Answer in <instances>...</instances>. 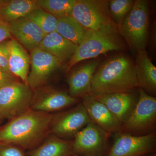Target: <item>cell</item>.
Segmentation results:
<instances>
[{
  "mask_svg": "<svg viewBox=\"0 0 156 156\" xmlns=\"http://www.w3.org/2000/svg\"><path fill=\"white\" fill-rule=\"evenodd\" d=\"M53 115L29 109L0 126V143L16 146L24 151L33 149L50 134Z\"/></svg>",
  "mask_w": 156,
  "mask_h": 156,
  "instance_id": "1",
  "label": "cell"
},
{
  "mask_svg": "<svg viewBox=\"0 0 156 156\" xmlns=\"http://www.w3.org/2000/svg\"><path fill=\"white\" fill-rule=\"evenodd\" d=\"M139 87L135 64L127 56H116L105 62L95 72L89 95L131 92Z\"/></svg>",
  "mask_w": 156,
  "mask_h": 156,
  "instance_id": "2",
  "label": "cell"
},
{
  "mask_svg": "<svg viewBox=\"0 0 156 156\" xmlns=\"http://www.w3.org/2000/svg\"><path fill=\"white\" fill-rule=\"evenodd\" d=\"M123 47L116 24L96 30H87L73 56L68 62L67 70L80 62L95 58L109 51L121 50Z\"/></svg>",
  "mask_w": 156,
  "mask_h": 156,
  "instance_id": "3",
  "label": "cell"
},
{
  "mask_svg": "<svg viewBox=\"0 0 156 156\" xmlns=\"http://www.w3.org/2000/svg\"><path fill=\"white\" fill-rule=\"evenodd\" d=\"M149 9L147 1L136 0L119 25V33L130 47L138 50L145 49L147 42Z\"/></svg>",
  "mask_w": 156,
  "mask_h": 156,
  "instance_id": "4",
  "label": "cell"
},
{
  "mask_svg": "<svg viewBox=\"0 0 156 156\" xmlns=\"http://www.w3.org/2000/svg\"><path fill=\"white\" fill-rule=\"evenodd\" d=\"M156 122V98L139 89L138 100L127 121L122 125L120 132L144 136L154 132Z\"/></svg>",
  "mask_w": 156,
  "mask_h": 156,
  "instance_id": "5",
  "label": "cell"
},
{
  "mask_svg": "<svg viewBox=\"0 0 156 156\" xmlns=\"http://www.w3.org/2000/svg\"><path fill=\"white\" fill-rule=\"evenodd\" d=\"M108 1L76 0L71 16L87 30L115 24L110 14Z\"/></svg>",
  "mask_w": 156,
  "mask_h": 156,
  "instance_id": "6",
  "label": "cell"
},
{
  "mask_svg": "<svg viewBox=\"0 0 156 156\" xmlns=\"http://www.w3.org/2000/svg\"><path fill=\"white\" fill-rule=\"evenodd\" d=\"M33 95L28 85L18 81L0 88V115L9 120L19 116L30 109Z\"/></svg>",
  "mask_w": 156,
  "mask_h": 156,
  "instance_id": "7",
  "label": "cell"
},
{
  "mask_svg": "<svg viewBox=\"0 0 156 156\" xmlns=\"http://www.w3.org/2000/svg\"><path fill=\"white\" fill-rule=\"evenodd\" d=\"M110 134L92 121L75 136L72 143L73 155L105 156L108 150Z\"/></svg>",
  "mask_w": 156,
  "mask_h": 156,
  "instance_id": "8",
  "label": "cell"
},
{
  "mask_svg": "<svg viewBox=\"0 0 156 156\" xmlns=\"http://www.w3.org/2000/svg\"><path fill=\"white\" fill-rule=\"evenodd\" d=\"M82 102L69 110L53 115L50 122V134L62 139L70 140L91 121Z\"/></svg>",
  "mask_w": 156,
  "mask_h": 156,
  "instance_id": "9",
  "label": "cell"
},
{
  "mask_svg": "<svg viewBox=\"0 0 156 156\" xmlns=\"http://www.w3.org/2000/svg\"><path fill=\"white\" fill-rule=\"evenodd\" d=\"M114 141L105 156H144L154 152L155 132L144 136L116 133Z\"/></svg>",
  "mask_w": 156,
  "mask_h": 156,
  "instance_id": "10",
  "label": "cell"
},
{
  "mask_svg": "<svg viewBox=\"0 0 156 156\" xmlns=\"http://www.w3.org/2000/svg\"><path fill=\"white\" fill-rule=\"evenodd\" d=\"M30 58L31 70L27 85L34 90L45 83L61 64L54 56L38 48L31 51Z\"/></svg>",
  "mask_w": 156,
  "mask_h": 156,
  "instance_id": "11",
  "label": "cell"
},
{
  "mask_svg": "<svg viewBox=\"0 0 156 156\" xmlns=\"http://www.w3.org/2000/svg\"><path fill=\"white\" fill-rule=\"evenodd\" d=\"M78 102V98L72 97L67 92L44 88L34 93L30 109L51 113L72 106Z\"/></svg>",
  "mask_w": 156,
  "mask_h": 156,
  "instance_id": "12",
  "label": "cell"
},
{
  "mask_svg": "<svg viewBox=\"0 0 156 156\" xmlns=\"http://www.w3.org/2000/svg\"><path fill=\"white\" fill-rule=\"evenodd\" d=\"M93 97L105 105L122 125L130 116L138 98L132 91L115 92Z\"/></svg>",
  "mask_w": 156,
  "mask_h": 156,
  "instance_id": "13",
  "label": "cell"
},
{
  "mask_svg": "<svg viewBox=\"0 0 156 156\" xmlns=\"http://www.w3.org/2000/svg\"><path fill=\"white\" fill-rule=\"evenodd\" d=\"M82 103L92 122L110 134L120 132L122 124L103 104L89 94L83 98Z\"/></svg>",
  "mask_w": 156,
  "mask_h": 156,
  "instance_id": "14",
  "label": "cell"
},
{
  "mask_svg": "<svg viewBox=\"0 0 156 156\" xmlns=\"http://www.w3.org/2000/svg\"><path fill=\"white\" fill-rule=\"evenodd\" d=\"M12 36L24 48L32 50L37 48L46 34L33 22L20 19L8 23Z\"/></svg>",
  "mask_w": 156,
  "mask_h": 156,
  "instance_id": "15",
  "label": "cell"
},
{
  "mask_svg": "<svg viewBox=\"0 0 156 156\" xmlns=\"http://www.w3.org/2000/svg\"><path fill=\"white\" fill-rule=\"evenodd\" d=\"M99 62H91L74 71L68 79L70 95L75 98L89 94L92 77Z\"/></svg>",
  "mask_w": 156,
  "mask_h": 156,
  "instance_id": "16",
  "label": "cell"
},
{
  "mask_svg": "<svg viewBox=\"0 0 156 156\" xmlns=\"http://www.w3.org/2000/svg\"><path fill=\"white\" fill-rule=\"evenodd\" d=\"M78 45L65 38L56 32L46 35L38 48L54 56L61 64L69 61Z\"/></svg>",
  "mask_w": 156,
  "mask_h": 156,
  "instance_id": "17",
  "label": "cell"
},
{
  "mask_svg": "<svg viewBox=\"0 0 156 156\" xmlns=\"http://www.w3.org/2000/svg\"><path fill=\"white\" fill-rule=\"evenodd\" d=\"M9 48L10 72L15 77L20 78L23 83L27 85L30 56L25 48L15 39L9 40Z\"/></svg>",
  "mask_w": 156,
  "mask_h": 156,
  "instance_id": "18",
  "label": "cell"
},
{
  "mask_svg": "<svg viewBox=\"0 0 156 156\" xmlns=\"http://www.w3.org/2000/svg\"><path fill=\"white\" fill-rule=\"evenodd\" d=\"M136 68L139 87L154 94L156 91V68L151 61L145 49L137 51Z\"/></svg>",
  "mask_w": 156,
  "mask_h": 156,
  "instance_id": "19",
  "label": "cell"
},
{
  "mask_svg": "<svg viewBox=\"0 0 156 156\" xmlns=\"http://www.w3.org/2000/svg\"><path fill=\"white\" fill-rule=\"evenodd\" d=\"M73 140L50 134L38 146L29 151L28 156H73Z\"/></svg>",
  "mask_w": 156,
  "mask_h": 156,
  "instance_id": "20",
  "label": "cell"
},
{
  "mask_svg": "<svg viewBox=\"0 0 156 156\" xmlns=\"http://www.w3.org/2000/svg\"><path fill=\"white\" fill-rule=\"evenodd\" d=\"M38 8L37 0L7 1L1 10L0 19L8 23L24 18Z\"/></svg>",
  "mask_w": 156,
  "mask_h": 156,
  "instance_id": "21",
  "label": "cell"
},
{
  "mask_svg": "<svg viewBox=\"0 0 156 156\" xmlns=\"http://www.w3.org/2000/svg\"><path fill=\"white\" fill-rule=\"evenodd\" d=\"M87 31L71 16L58 19L56 32L76 44L81 43Z\"/></svg>",
  "mask_w": 156,
  "mask_h": 156,
  "instance_id": "22",
  "label": "cell"
},
{
  "mask_svg": "<svg viewBox=\"0 0 156 156\" xmlns=\"http://www.w3.org/2000/svg\"><path fill=\"white\" fill-rule=\"evenodd\" d=\"M76 0H37L39 8L58 19L71 16Z\"/></svg>",
  "mask_w": 156,
  "mask_h": 156,
  "instance_id": "23",
  "label": "cell"
},
{
  "mask_svg": "<svg viewBox=\"0 0 156 156\" xmlns=\"http://www.w3.org/2000/svg\"><path fill=\"white\" fill-rule=\"evenodd\" d=\"M24 18L35 23L46 35L56 31L58 19L41 8L35 9Z\"/></svg>",
  "mask_w": 156,
  "mask_h": 156,
  "instance_id": "24",
  "label": "cell"
},
{
  "mask_svg": "<svg viewBox=\"0 0 156 156\" xmlns=\"http://www.w3.org/2000/svg\"><path fill=\"white\" fill-rule=\"evenodd\" d=\"M132 0H111L109 1L110 14L113 21L119 25L134 5Z\"/></svg>",
  "mask_w": 156,
  "mask_h": 156,
  "instance_id": "25",
  "label": "cell"
},
{
  "mask_svg": "<svg viewBox=\"0 0 156 156\" xmlns=\"http://www.w3.org/2000/svg\"><path fill=\"white\" fill-rule=\"evenodd\" d=\"M9 40H7L0 43V69L11 74L9 66Z\"/></svg>",
  "mask_w": 156,
  "mask_h": 156,
  "instance_id": "26",
  "label": "cell"
},
{
  "mask_svg": "<svg viewBox=\"0 0 156 156\" xmlns=\"http://www.w3.org/2000/svg\"><path fill=\"white\" fill-rule=\"evenodd\" d=\"M24 151L16 146L0 143V156H26Z\"/></svg>",
  "mask_w": 156,
  "mask_h": 156,
  "instance_id": "27",
  "label": "cell"
},
{
  "mask_svg": "<svg viewBox=\"0 0 156 156\" xmlns=\"http://www.w3.org/2000/svg\"><path fill=\"white\" fill-rule=\"evenodd\" d=\"M12 39L8 23L0 19V43Z\"/></svg>",
  "mask_w": 156,
  "mask_h": 156,
  "instance_id": "28",
  "label": "cell"
},
{
  "mask_svg": "<svg viewBox=\"0 0 156 156\" xmlns=\"http://www.w3.org/2000/svg\"><path fill=\"white\" fill-rule=\"evenodd\" d=\"M17 81L15 76L0 69V88Z\"/></svg>",
  "mask_w": 156,
  "mask_h": 156,
  "instance_id": "29",
  "label": "cell"
},
{
  "mask_svg": "<svg viewBox=\"0 0 156 156\" xmlns=\"http://www.w3.org/2000/svg\"><path fill=\"white\" fill-rule=\"evenodd\" d=\"M7 2V1H5V0H0V15H1V10H2V8Z\"/></svg>",
  "mask_w": 156,
  "mask_h": 156,
  "instance_id": "30",
  "label": "cell"
},
{
  "mask_svg": "<svg viewBox=\"0 0 156 156\" xmlns=\"http://www.w3.org/2000/svg\"><path fill=\"white\" fill-rule=\"evenodd\" d=\"M144 156H156V153H154V152L152 153L148 154Z\"/></svg>",
  "mask_w": 156,
  "mask_h": 156,
  "instance_id": "31",
  "label": "cell"
},
{
  "mask_svg": "<svg viewBox=\"0 0 156 156\" xmlns=\"http://www.w3.org/2000/svg\"><path fill=\"white\" fill-rule=\"evenodd\" d=\"M4 119H3V117L0 115V125H1V123H2V122H3V120Z\"/></svg>",
  "mask_w": 156,
  "mask_h": 156,
  "instance_id": "32",
  "label": "cell"
},
{
  "mask_svg": "<svg viewBox=\"0 0 156 156\" xmlns=\"http://www.w3.org/2000/svg\"><path fill=\"white\" fill-rule=\"evenodd\" d=\"M73 156H79L76 155H73Z\"/></svg>",
  "mask_w": 156,
  "mask_h": 156,
  "instance_id": "33",
  "label": "cell"
}]
</instances>
